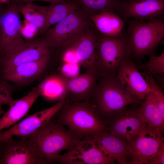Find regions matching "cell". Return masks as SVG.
Segmentation results:
<instances>
[{
  "instance_id": "obj_1",
  "label": "cell",
  "mask_w": 164,
  "mask_h": 164,
  "mask_svg": "<svg viewBox=\"0 0 164 164\" xmlns=\"http://www.w3.org/2000/svg\"><path fill=\"white\" fill-rule=\"evenodd\" d=\"M54 117L34 132L25 137L31 143L43 164L56 162L61 152L69 150L77 139Z\"/></svg>"
},
{
  "instance_id": "obj_2",
  "label": "cell",
  "mask_w": 164,
  "mask_h": 164,
  "mask_svg": "<svg viewBox=\"0 0 164 164\" xmlns=\"http://www.w3.org/2000/svg\"><path fill=\"white\" fill-rule=\"evenodd\" d=\"M163 16L148 21H128L125 32L129 58L141 61L145 56L155 54L157 47L163 43Z\"/></svg>"
},
{
  "instance_id": "obj_3",
  "label": "cell",
  "mask_w": 164,
  "mask_h": 164,
  "mask_svg": "<svg viewBox=\"0 0 164 164\" xmlns=\"http://www.w3.org/2000/svg\"><path fill=\"white\" fill-rule=\"evenodd\" d=\"M143 101L127 90L115 77H99L90 102L102 119L113 116L131 105Z\"/></svg>"
},
{
  "instance_id": "obj_4",
  "label": "cell",
  "mask_w": 164,
  "mask_h": 164,
  "mask_svg": "<svg viewBox=\"0 0 164 164\" xmlns=\"http://www.w3.org/2000/svg\"><path fill=\"white\" fill-rule=\"evenodd\" d=\"M56 116L57 121L67 126L77 139L90 137L106 128L104 121L96 112L95 106L90 101L72 102L67 99Z\"/></svg>"
},
{
  "instance_id": "obj_5",
  "label": "cell",
  "mask_w": 164,
  "mask_h": 164,
  "mask_svg": "<svg viewBox=\"0 0 164 164\" xmlns=\"http://www.w3.org/2000/svg\"><path fill=\"white\" fill-rule=\"evenodd\" d=\"M96 49V69L99 77H115L120 66L129 58L125 32L114 37L98 33Z\"/></svg>"
},
{
  "instance_id": "obj_6",
  "label": "cell",
  "mask_w": 164,
  "mask_h": 164,
  "mask_svg": "<svg viewBox=\"0 0 164 164\" xmlns=\"http://www.w3.org/2000/svg\"><path fill=\"white\" fill-rule=\"evenodd\" d=\"M98 34L93 24L69 38L60 47L86 70H96Z\"/></svg>"
},
{
  "instance_id": "obj_7",
  "label": "cell",
  "mask_w": 164,
  "mask_h": 164,
  "mask_svg": "<svg viewBox=\"0 0 164 164\" xmlns=\"http://www.w3.org/2000/svg\"><path fill=\"white\" fill-rule=\"evenodd\" d=\"M49 54L50 49L43 38L23 39L9 48L2 56L3 71Z\"/></svg>"
},
{
  "instance_id": "obj_8",
  "label": "cell",
  "mask_w": 164,
  "mask_h": 164,
  "mask_svg": "<svg viewBox=\"0 0 164 164\" xmlns=\"http://www.w3.org/2000/svg\"><path fill=\"white\" fill-rule=\"evenodd\" d=\"M159 129L147 125L136 138L128 144L130 164H149L164 141Z\"/></svg>"
},
{
  "instance_id": "obj_9",
  "label": "cell",
  "mask_w": 164,
  "mask_h": 164,
  "mask_svg": "<svg viewBox=\"0 0 164 164\" xmlns=\"http://www.w3.org/2000/svg\"><path fill=\"white\" fill-rule=\"evenodd\" d=\"M103 120L108 131L128 143L132 141L147 125L139 108L127 107L117 114Z\"/></svg>"
},
{
  "instance_id": "obj_10",
  "label": "cell",
  "mask_w": 164,
  "mask_h": 164,
  "mask_svg": "<svg viewBox=\"0 0 164 164\" xmlns=\"http://www.w3.org/2000/svg\"><path fill=\"white\" fill-rule=\"evenodd\" d=\"M92 24L89 16L77 9L53 28L46 30L43 38L50 49L60 47L69 38Z\"/></svg>"
},
{
  "instance_id": "obj_11",
  "label": "cell",
  "mask_w": 164,
  "mask_h": 164,
  "mask_svg": "<svg viewBox=\"0 0 164 164\" xmlns=\"http://www.w3.org/2000/svg\"><path fill=\"white\" fill-rule=\"evenodd\" d=\"M62 164H113L115 161L104 155L91 136L76 140L74 146L56 160Z\"/></svg>"
},
{
  "instance_id": "obj_12",
  "label": "cell",
  "mask_w": 164,
  "mask_h": 164,
  "mask_svg": "<svg viewBox=\"0 0 164 164\" xmlns=\"http://www.w3.org/2000/svg\"><path fill=\"white\" fill-rule=\"evenodd\" d=\"M17 5L14 0H11L0 10V54L2 56L9 48L23 39Z\"/></svg>"
},
{
  "instance_id": "obj_13",
  "label": "cell",
  "mask_w": 164,
  "mask_h": 164,
  "mask_svg": "<svg viewBox=\"0 0 164 164\" xmlns=\"http://www.w3.org/2000/svg\"><path fill=\"white\" fill-rule=\"evenodd\" d=\"M23 138L0 142V164H43L28 139Z\"/></svg>"
},
{
  "instance_id": "obj_14",
  "label": "cell",
  "mask_w": 164,
  "mask_h": 164,
  "mask_svg": "<svg viewBox=\"0 0 164 164\" xmlns=\"http://www.w3.org/2000/svg\"><path fill=\"white\" fill-rule=\"evenodd\" d=\"M67 99L58 101L54 105L39 111L14 125L8 130L0 131V142L14 136L26 137L43 126L62 109Z\"/></svg>"
},
{
  "instance_id": "obj_15",
  "label": "cell",
  "mask_w": 164,
  "mask_h": 164,
  "mask_svg": "<svg viewBox=\"0 0 164 164\" xmlns=\"http://www.w3.org/2000/svg\"><path fill=\"white\" fill-rule=\"evenodd\" d=\"M125 22L145 21L163 16L164 0H132L119 2L115 11Z\"/></svg>"
},
{
  "instance_id": "obj_16",
  "label": "cell",
  "mask_w": 164,
  "mask_h": 164,
  "mask_svg": "<svg viewBox=\"0 0 164 164\" xmlns=\"http://www.w3.org/2000/svg\"><path fill=\"white\" fill-rule=\"evenodd\" d=\"M99 149L119 164H130L128 143L106 128L91 136Z\"/></svg>"
},
{
  "instance_id": "obj_17",
  "label": "cell",
  "mask_w": 164,
  "mask_h": 164,
  "mask_svg": "<svg viewBox=\"0 0 164 164\" xmlns=\"http://www.w3.org/2000/svg\"><path fill=\"white\" fill-rule=\"evenodd\" d=\"M116 77L127 90L142 101L151 91L148 84L131 59H128L121 64Z\"/></svg>"
},
{
  "instance_id": "obj_18",
  "label": "cell",
  "mask_w": 164,
  "mask_h": 164,
  "mask_svg": "<svg viewBox=\"0 0 164 164\" xmlns=\"http://www.w3.org/2000/svg\"><path fill=\"white\" fill-rule=\"evenodd\" d=\"M65 77L67 99L69 101H90L99 78L96 70H86L75 77Z\"/></svg>"
},
{
  "instance_id": "obj_19",
  "label": "cell",
  "mask_w": 164,
  "mask_h": 164,
  "mask_svg": "<svg viewBox=\"0 0 164 164\" xmlns=\"http://www.w3.org/2000/svg\"><path fill=\"white\" fill-rule=\"evenodd\" d=\"M50 54L37 60L15 66L3 71L4 80L17 83H24L31 81L39 76L48 65Z\"/></svg>"
},
{
  "instance_id": "obj_20",
  "label": "cell",
  "mask_w": 164,
  "mask_h": 164,
  "mask_svg": "<svg viewBox=\"0 0 164 164\" xmlns=\"http://www.w3.org/2000/svg\"><path fill=\"white\" fill-rule=\"evenodd\" d=\"M40 96L36 87L25 96L17 99H13L9 105L8 110L0 118V131L17 123L27 114Z\"/></svg>"
},
{
  "instance_id": "obj_21",
  "label": "cell",
  "mask_w": 164,
  "mask_h": 164,
  "mask_svg": "<svg viewBox=\"0 0 164 164\" xmlns=\"http://www.w3.org/2000/svg\"><path fill=\"white\" fill-rule=\"evenodd\" d=\"M89 18L97 31L101 35L114 37L123 33L126 22L114 12H104Z\"/></svg>"
},
{
  "instance_id": "obj_22",
  "label": "cell",
  "mask_w": 164,
  "mask_h": 164,
  "mask_svg": "<svg viewBox=\"0 0 164 164\" xmlns=\"http://www.w3.org/2000/svg\"><path fill=\"white\" fill-rule=\"evenodd\" d=\"M40 95L58 101L67 99L65 77L62 74L50 75L37 87Z\"/></svg>"
},
{
  "instance_id": "obj_23",
  "label": "cell",
  "mask_w": 164,
  "mask_h": 164,
  "mask_svg": "<svg viewBox=\"0 0 164 164\" xmlns=\"http://www.w3.org/2000/svg\"><path fill=\"white\" fill-rule=\"evenodd\" d=\"M139 110L147 125L159 129L162 132H163L164 118L157 106L151 92L146 95Z\"/></svg>"
},
{
  "instance_id": "obj_24",
  "label": "cell",
  "mask_w": 164,
  "mask_h": 164,
  "mask_svg": "<svg viewBox=\"0 0 164 164\" xmlns=\"http://www.w3.org/2000/svg\"><path fill=\"white\" fill-rule=\"evenodd\" d=\"M17 8L19 13L23 16L25 20L38 27L39 33L45 32L47 18L44 6L30 2L26 3L25 5L18 3Z\"/></svg>"
},
{
  "instance_id": "obj_25",
  "label": "cell",
  "mask_w": 164,
  "mask_h": 164,
  "mask_svg": "<svg viewBox=\"0 0 164 164\" xmlns=\"http://www.w3.org/2000/svg\"><path fill=\"white\" fill-rule=\"evenodd\" d=\"M75 4L77 9L90 16L107 11L115 12L118 0H71Z\"/></svg>"
},
{
  "instance_id": "obj_26",
  "label": "cell",
  "mask_w": 164,
  "mask_h": 164,
  "mask_svg": "<svg viewBox=\"0 0 164 164\" xmlns=\"http://www.w3.org/2000/svg\"><path fill=\"white\" fill-rule=\"evenodd\" d=\"M44 7L47 18L45 31L51 25L60 22L77 9L75 3L72 1L68 3L51 4Z\"/></svg>"
},
{
  "instance_id": "obj_27",
  "label": "cell",
  "mask_w": 164,
  "mask_h": 164,
  "mask_svg": "<svg viewBox=\"0 0 164 164\" xmlns=\"http://www.w3.org/2000/svg\"><path fill=\"white\" fill-rule=\"evenodd\" d=\"M149 61L142 67L144 69V72L153 75L164 74V52L159 56L155 54L149 56Z\"/></svg>"
},
{
  "instance_id": "obj_28",
  "label": "cell",
  "mask_w": 164,
  "mask_h": 164,
  "mask_svg": "<svg viewBox=\"0 0 164 164\" xmlns=\"http://www.w3.org/2000/svg\"><path fill=\"white\" fill-rule=\"evenodd\" d=\"M21 24L20 32L23 37L26 39L29 40L34 38V37L38 33L39 30L35 25L24 20Z\"/></svg>"
},
{
  "instance_id": "obj_29",
  "label": "cell",
  "mask_w": 164,
  "mask_h": 164,
  "mask_svg": "<svg viewBox=\"0 0 164 164\" xmlns=\"http://www.w3.org/2000/svg\"><path fill=\"white\" fill-rule=\"evenodd\" d=\"M5 81L0 80V105L9 106L13 99L11 90Z\"/></svg>"
},
{
  "instance_id": "obj_30",
  "label": "cell",
  "mask_w": 164,
  "mask_h": 164,
  "mask_svg": "<svg viewBox=\"0 0 164 164\" xmlns=\"http://www.w3.org/2000/svg\"><path fill=\"white\" fill-rule=\"evenodd\" d=\"M80 65L78 64L63 63L61 71L63 76L67 78H71L79 75Z\"/></svg>"
},
{
  "instance_id": "obj_31",
  "label": "cell",
  "mask_w": 164,
  "mask_h": 164,
  "mask_svg": "<svg viewBox=\"0 0 164 164\" xmlns=\"http://www.w3.org/2000/svg\"><path fill=\"white\" fill-rule=\"evenodd\" d=\"M149 164H164V141L161 143L154 157Z\"/></svg>"
},
{
  "instance_id": "obj_32",
  "label": "cell",
  "mask_w": 164,
  "mask_h": 164,
  "mask_svg": "<svg viewBox=\"0 0 164 164\" xmlns=\"http://www.w3.org/2000/svg\"><path fill=\"white\" fill-rule=\"evenodd\" d=\"M17 3H26L34 1H40L48 2L51 4H60L68 3L72 2L71 0H14Z\"/></svg>"
},
{
  "instance_id": "obj_33",
  "label": "cell",
  "mask_w": 164,
  "mask_h": 164,
  "mask_svg": "<svg viewBox=\"0 0 164 164\" xmlns=\"http://www.w3.org/2000/svg\"><path fill=\"white\" fill-rule=\"evenodd\" d=\"M11 0H0V3L3 4H7L9 3Z\"/></svg>"
},
{
  "instance_id": "obj_34",
  "label": "cell",
  "mask_w": 164,
  "mask_h": 164,
  "mask_svg": "<svg viewBox=\"0 0 164 164\" xmlns=\"http://www.w3.org/2000/svg\"><path fill=\"white\" fill-rule=\"evenodd\" d=\"M4 113V111L2 108V105H0V116Z\"/></svg>"
},
{
  "instance_id": "obj_35",
  "label": "cell",
  "mask_w": 164,
  "mask_h": 164,
  "mask_svg": "<svg viewBox=\"0 0 164 164\" xmlns=\"http://www.w3.org/2000/svg\"><path fill=\"white\" fill-rule=\"evenodd\" d=\"M119 2H121L123 1H129L132 0H118Z\"/></svg>"
},
{
  "instance_id": "obj_36",
  "label": "cell",
  "mask_w": 164,
  "mask_h": 164,
  "mask_svg": "<svg viewBox=\"0 0 164 164\" xmlns=\"http://www.w3.org/2000/svg\"><path fill=\"white\" fill-rule=\"evenodd\" d=\"M3 4L0 3V10L2 9V7L3 6Z\"/></svg>"
},
{
  "instance_id": "obj_37",
  "label": "cell",
  "mask_w": 164,
  "mask_h": 164,
  "mask_svg": "<svg viewBox=\"0 0 164 164\" xmlns=\"http://www.w3.org/2000/svg\"></svg>"
}]
</instances>
